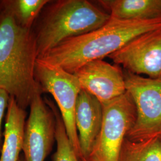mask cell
<instances>
[{
    "label": "cell",
    "instance_id": "6da1fadb",
    "mask_svg": "<svg viewBox=\"0 0 161 161\" xmlns=\"http://www.w3.org/2000/svg\"><path fill=\"white\" fill-rule=\"evenodd\" d=\"M161 28V16L134 20L110 17L102 27L64 41L38 59L74 74L86 63L102 60L139 35Z\"/></svg>",
    "mask_w": 161,
    "mask_h": 161
},
{
    "label": "cell",
    "instance_id": "7a4b0ae2",
    "mask_svg": "<svg viewBox=\"0 0 161 161\" xmlns=\"http://www.w3.org/2000/svg\"><path fill=\"white\" fill-rule=\"evenodd\" d=\"M38 58L32 30L19 26L0 7V88L26 110L44 92L35 78Z\"/></svg>",
    "mask_w": 161,
    "mask_h": 161
},
{
    "label": "cell",
    "instance_id": "3957f363",
    "mask_svg": "<svg viewBox=\"0 0 161 161\" xmlns=\"http://www.w3.org/2000/svg\"><path fill=\"white\" fill-rule=\"evenodd\" d=\"M110 19L86 0L50 1L32 28L38 58L70 38L98 29Z\"/></svg>",
    "mask_w": 161,
    "mask_h": 161
},
{
    "label": "cell",
    "instance_id": "277c9868",
    "mask_svg": "<svg viewBox=\"0 0 161 161\" xmlns=\"http://www.w3.org/2000/svg\"><path fill=\"white\" fill-rule=\"evenodd\" d=\"M126 90L136 108V119L126 138L132 142L161 140V79L144 78L125 70Z\"/></svg>",
    "mask_w": 161,
    "mask_h": 161
},
{
    "label": "cell",
    "instance_id": "5b68a950",
    "mask_svg": "<svg viewBox=\"0 0 161 161\" xmlns=\"http://www.w3.org/2000/svg\"><path fill=\"white\" fill-rule=\"evenodd\" d=\"M103 106V122L88 159L92 161H118L122 144L136 119V108L126 92Z\"/></svg>",
    "mask_w": 161,
    "mask_h": 161
},
{
    "label": "cell",
    "instance_id": "8992f818",
    "mask_svg": "<svg viewBox=\"0 0 161 161\" xmlns=\"http://www.w3.org/2000/svg\"><path fill=\"white\" fill-rule=\"evenodd\" d=\"M35 78L44 93L51 94L58 104L69 140L81 159L78 134L75 124V110L82 88L75 75L58 66L44 63L37 59Z\"/></svg>",
    "mask_w": 161,
    "mask_h": 161
},
{
    "label": "cell",
    "instance_id": "52a82bcc",
    "mask_svg": "<svg viewBox=\"0 0 161 161\" xmlns=\"http://www.w3.org/2000/svg\"><path fill=\"white\" fill-rule=\"evenodd\" d=\"M125 71L161 79V28L140 35L108 56Z\"/></svg>",
    "mask_w": 161,
    "mask_h": 161
},
{
    "label": "cell",
    "instance_id": "ba28073f",
    "mask_svg": "<svg viewBox=\"0 0 161 161\" xmlns=\"http://www.w3.org/2000/svg\"><path fill=\"white\" fill-rule=\"evenodd\" d=\"M29 108L23 136V156L25 161H44L56 141V116L42 95L36 96Z\"/></svg>",
    "mask_w": 161,
    "mask_h": 161
},
{
    "label": "cell",
    "instance_id": "9c48e42d",
    "mask_svg": "<svg viewBox=\"0 0 161 161\" xmlns=\"http://www.w3.org/2000/svg\"><path fill=\"white\" fill-rule=\"evenodd\" d=\"M77 78L82 90L107 103L127 92L124 74L120 66L103 60L89 62L77 70Z\"/></svg>",
    "mask_w": 161,
    "mask_h": 161
},
{
    "label": "cell",
    "instance_id": "30bf717a",
    "mask_svg": "<svg viewBox=\"0 0 161 161\" xmlns=\"http://www.w3.org/2000/svg\"><path fill=\"white\" fill-rule=\"evenodd\" d=\"M103 122V106L86 91L79 94L75 110L81 159H88L100 133Z\"/></svg>",
    "mask_w": 161,
    "mask_h": 161
},
{
    "label": "cell",
    "instance_id": "8fae6325",
    "mask_svg": "<svg viewBox=\"0 0 161 161\" xmlns=\"http://www.w3.org/2000/svg\"><path fill=\"white\" fill-rule=\"evenodd\" d=\"M27 113L10 97L7 109L4 140L0 161H18L22 151Z\"/></svg>",
    "mask_w": 161,
    "mask_h": 161
},
{
    "label": "cell",
    "instance_id": "7c38bea8",
    "mask_svg": "<svg viewBox=\"0 0 161 161\" xmlns=\"http://www.w3.org/2000/svg\"><path fill=\"white\" fill-rule=\"evenodd\" d=\"M98 3L110 17L122 20L150 19L161 16V0H101Z\"/></svg>",
    "mask_w": 161,
    "mask_h": 161
},
{
    "label": "cell",
    "instance_id": "4fadbf2b",
    "mask_svg": "<svg viewBox=\"0 0 161 161\" xmlns=\"http://www.w3.org/2000/svg\"><path fill=\"white\" fill-rule=\"evenodd\" d=\"M48 0H1L0 7L8 12L22 28L32 29Z\"/></svg>",
    "mask_w": 161,
    "mask_h": 161
},
{
    "label": "cell",
    "instance_id": "5bb4252c",
    "mask_svg": "<svg viewBox=\"0 0 161 161\" xmlns=\"http://www.w3.org/2000/svg\"><path fill=\"white\" fill-rule=\"evenodd\" d=\"M118 161H161V140L132 142L125 138Z\"/></svg>",
    "mask_w": 161,
    "mask_h": 161
},
{
    "label": "cell",
    "instance_id": "9a60e30c",
    "mask_svg": "<svg viewBox=\"0 0 161 161\" xmlns=\"http://www.w3.org/2000/svg\"><path fill=\"white\" fill-rule=\"evenodd\" d=\"M52 108L56 116V152L53 156V161H79V158L74 149L66 133L64 121L56 106L51 100L44 98Z\"/></svg>",
    "mask_w": 161,
    "mask_h": 161
},
{
    "label": "cell",
    "instance_id": "2e32d148",
    "mask_svg": "<svg viewBox=\"0 0 161 161\" xmlns=\"http://www.w3.org/2000/svg\"><path fill=\"white\" fill-rule=\"evenodd\" d=\"M10 96L8 93L3 89L0 88V152L3 145V133H2V122L3 119L7 109Z\"/></svg>",
    "mask_w": 161,
    "mask_h": 161
},
{
    "label": "cell",
    "instance_id": "e0dca14e",
    "mask_svg": "<svg viewBox=\"0 0 161 161\" xmlns=\"http://www.w3.org/2000/svg\"><path fill=\"white\" fill-rule=\"evenodd\" d=\"M25 161V158H24L23 155H20L19 159V161Z\"/></svg>",
    "mask_w": 161,
    "mask_h": 161
},
{
    "label": "cell",
    "instance_id": "ac0fdd59",
    "mask_svg": "<svg viewBox=\"0 0 161 161\" xmlns=\"http://www.w3.org/2000/svg\"><path fill=\"white\" fill-rule=\"evenodd\" d=\"M81 161H90V160H89V159H82Z\"/></svg>",
    "mask_w": 161,
    "mask_h": 161
}]
</instances>
